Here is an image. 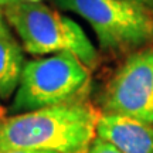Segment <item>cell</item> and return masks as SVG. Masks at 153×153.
<instances>
[{
	"label": "cell",
	"instance_id": "obj_11",
	"mask_svg": "<svg viewBox=\"0 0 153 153\" xmlns=\"http://www.w3.org/2000/svg\"><path fill=\"white\" fill-rule=\"evenodd\" d=\"M17 1H20V0H0V7H7V6L10 4H14V3H17Z\"/></svg>",
	"mask_w": 153,
	"mask_h": 153
},
{
	"label": "cell",
	"instance_id": "obj_7",
	"mask_svg": "<svg viewBox=\"0 0 153 153\" xmlns=\"http://www.w3.org/2000/svg\"><path fill=\"white\" fill-rule=\"evenodd\" d=\"M23 68L22 47L10 31L0 33V98L7 99L16 92Z\"/></svg>",
	"mask_w": 153,
	"mask_h": 153
},
{
	"label": "cell",
	"instance_id": "obj_12",
	"mask_svg": "<svg viewBox=\"0 0 153 153\" xmlns=\"http://www.w3.org/2000/svg\"><path fill=\"white\" fill-rule=\"evenodd\" d=\"M0 153H47V152H30V150H4Z\"/></svg>",
	"mask_w": 153,
	"mask_h": 153
},
{
	"label": "cell",
	"instance_id": "obj_13",
	"mask_svg": "<svg viewBox=\"0 0 153 153\" xmlns=\"http://www.w3.org/2000/svg\"><path fill=\"white\" fill-rule=\"evenodd\" d=\"M24 1H31V3H40V1H43V0H24Z\"/></svg>",
	"mask_w": 153,
	"mask_h": 153
},
{
	"label": "cell",
	"instance_id": "obj_5",
	"mask_svg": "<svg viewBox=\"0 0 153 153\" xmlns=\"http://www.w3.org/2000/svg\"><path fill=\"white\" fill-rule=\"evenodd\" d=\"M106 112L153 123V48L132 54L105 92Z\"/></svg>",
	"mask_w": 153,
	"mask_h": 153
},
{
	"label": "cell",
	"instance_id": "obj_10",
	"mask_svg": "<svg viewBox=\"0 0 153 153\" xmlns=\"http://www.w3.org/2000/svg\"><path fill=\"white\" fill-rule=\"evenodd\" d=\"M131 1H135L137 4H140L143 7L149 9L150 11H153V0H131Z\"/></svg>",
	"mask_w": 153,
	"mask_h": 153
},
{
	"label": "cell",
	"instance_id": "obj_2",
	"mask_svg": "<svg viewBox=\"0 0 153 153\" xmlns=\"http://www.w3.org/2000/svg\"><path fill=\"white\" fill-rule=\"evenodd\" d=\"M7 24L33 55L68 53L88 68L98 62V53L85 31L72 19L43 3L20 0L3 9Z\"/></svg>",
	"mask_w": 153,
	"mask_h": 153
},
{
	"label": "cell",
	"instance_id": "obj_9",
	"mask_svg": "<svg viewBox=\"0 0 153 153\" xmlns=\"http://www.w3.org/2000/svg\"><path fill=\"white\" fill-rule=\"evenodd\" d=\"M7 31H10V30L7 27V22H6V19H4L3 10L0 9V33H7Z\"/></svg>",
	"mask_w": 153,
	"mask_h": 153
},
{
	"label": "cell",
	"instance_id": "obj_4",
	"mask_svg": "<svg viewBox=\"0 0 153 153\" xmlns=\"http://www.w3.org/2000/svg\"><path fill=\"white\" fill-rule=\"evenodd\" d=\"M82 17L106 50L139 47L153 41L152 11L131 0H58Z\"/></svg>",
	"mask_w": 153,
	"mask_h": 153
},
{
	"label": "cell",
	"instance_id": "obj_1",
	"mask_svg": "<svg viewBox=\"0 0 153 153\" xmlns=\"http://www.w3.org/2000/svg\"><path fill=\"white\" fill-rule=\"evenodd\" d=\"M99 116L78 101L19 114L0 122V152H88L97 139Z\"/></svg>",
	"mask_w": 153,
	"mask_h": 153
},
{
	"label": "cell",
	"instance_id": "obj_6",
	"mask_svg": "<svg viewBox=\"0 0 153 153\" xmlns=\"http://www.w3.org/2000/svg\"><path fill=\"white\" fill-rule=\"evenodd\" d=\"M97 137L120 153H153V128L125 115L101 114L97 123Z\"/></svg>",
	"mask_w": 153,
	"mask_h": 153
},
{
	"label": "cell",
	"instance_id": "obj_3",
	"mask_svg": "<svg viewBox=\"0 0 153 153\" xmlns=\"http://www.w3.org/2000/svg\"><path fill=\"white\" fill-rule=\"evenodd\" d=\"M89 85V68L68 53L24 64L11 105L13 112H30L78 101Z\"/></svg>",
	"mask_w": 153,
	"mask_h": 153
},
{
	"label": "cell",
	"instance_id": "obj_8",
	"mask_svg": "<svg viewBox=\"0 0 153 153\" xmlns=\"http://www.w3.org/2000/svg\"><path fill=\"white\" fill-rule=\"evenodd\" d=\"M88 153H120L119 150H116L114 146H111L109 143L104 142L101 139H95L92 142V145L88 149Z\"/></svg>",
	"mask_w": 153,
	"mask_h": 153
}]
</instances>
